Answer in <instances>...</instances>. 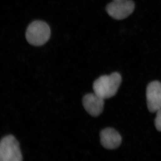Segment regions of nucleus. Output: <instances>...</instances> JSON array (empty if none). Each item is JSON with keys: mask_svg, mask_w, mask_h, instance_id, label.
Here are the masks:
<instances>
[{"mask_svg": "<svg viewBox=\"0 0 161 161\" xmlns=\"http://www.w3.org/2000/svg\"><path fill=\"white\" fill-rule=\"evenodd\" d=\"M121 81V76L116 72L101 76L93 83L94 93L104 99L112 98L117 93Z\"/></svg>", "mask_w": 161, "mask_h": 161, "instance_id": "obj_1", "label": "nucleus"}, {"mask_svg": "<svg viewBox=\"0 0 161 161\" xmlns=\"http://www.w3.org/2000/svg\"><path fill=\"white\" fill-rule=\"evenodd\" d=\"M50 35L49 26L45 22L36 21L27 27L26 37L30 44L39 46L45 44L49 40Z\"/></svg>", "mask_w": 161, "mask_h": 161, "instance_id": "obj_2", "label": "nucleus"}, {"mask_svg": "<svg viewBox=\"0 0 161 161\" xmlns=\"http://www.w3.org/2000/svg\"><path fill=\"white\" fill-rule=\"evenodd\" d=\"M0 160H23V156L20 150L19 144L13 136H6L1 140L0 143Z\"/></svg>", "mask_w": 161, "mask_h": 161, "instance_id": "obj_3", "label": "nucleus"}, {"mask_svg": "<svg viewBox=\"0 0 161 161\" xmlns=\"http://www.w3.org/2000/svg\"><path fill=\"white\" fill-rule=\"evenodd\" d=\"M134 8L135 4L131 0H116L108 5L106 11L115 19L122 20L129 16Z\"/></svg>", "mask_w": 161, "mask_h": 161, "instance_id": "obj_4", "label": "nucleus"}, {"mask_svg": "<svg viewBox=\"0 0 161 161\" xmlns=\"http://www.w3.org/2000/svg\"><path fill=\"white\" fill-rule=\"evenodd\" d=\"M146 95L148 110L152 113L156 112L161 108V83L155 80L149 83Z\"/></svg>", "mask_w": 161, "mask_h": 161, "instance_id": "obj_5", "label": "nucleus"}, {"mask_svg": "<svg viewBox=\"0 0 161 161\" xmlns=\"http://www.w3.org/2000/svg\"><path fill=\"white\" fill-rule=\"evenodd\" d=\"M104 99L95 93H90L84 96L82 103L85 109L90 115L96 117L103 110Z\"/></svg>", "mask_w": 161, "mask_h": 161, "instance_id": "obj_6", "label": "nucleus"}, {"mask_svg": "<svg viewBox=\"0 0 161 161\" xmlns=\"http://www.w3.org/2000/svg\"><path fill=\"white\" fill-rule=\"evenodd\" d=\"M100 142L103 147L108 150H114L119 147L122 138L119 133L112 128H107L100 132Z\"/></svg>", "mask_w": 161, "mask_h": 161, "instance_id": "obj_7", "label": "nucleus"}, {"mask_svg": "<svg viewBox=\"0 0 161 161\" xmlns=\"http://www.w3.org/2000/svg\"><path fill=\"white\" fill-rule=\"evenodd\" d=\"M155 119V126L157 130L161 132V108L156 112Z\"/></svg>", "mask_w": 161, "mask_h": 161, "instance_id": "obj_8", "label": "nucleus"}, {"mask_svg": "<svg viewBox=\"0 0 161 161\" xmlns=\"http://www.w3.org/2000/svg\"><path fill=\"white\" fill-rule=\"evenodd\" d=\"M113 1H116V0H113Z\"/></svg>", "mask_w": 161, "mask_h": 161, "instance_id": "obj_9", "label": "nucleus"}]
</instances>
